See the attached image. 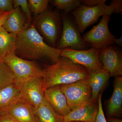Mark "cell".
Here are the masks:
<instances>
[{
	"label": "cell",
	"mask_w": 122,
	"mask_h": 122,
	"mask_svg": "<svg viewBox=\"0 0 122 122\" xmlns=\"http://www.w3.org/2000/svg\"><path fill=\"white\" fill-rule=\"evenodd\" d=\"M62 51L46 44L33 25L17 35L15 52L16 55L35 59L47 58L56 63Z\"/></svg>",
	"instance_id": "1"
},
{
	"label": "cell",
	"mask_w": 122,
	"mask_h": 122,
	"mask_svg": "<svg viewBox=\"0 0 122 122\" xmlns=\"http://www.w3.org/2000/svg\"><path fill=\"white\" fill-rule=\"evenodd\" d=\"M89 72L84 66L62 57L42 71L44 90L52 86L68 85L86 79Z\"/></svg>",
	"instance_id": "2"
},
{
	"label": "cell",
	"mask_w": 122,
	"mask_h": 122,
	"mask_svg": "<svg viewBox=\"0 0 122 122\" xmlns=\"http://www.w3.org/2000/svg\"><path fill=\"white\" fill-rule=\"evenodd\" d=\"M60 86L71 111L91 100L92 89L87 78L71 84Z\"/></svg>",
	"instance_id": "3"
},
{
	"label": "cell",
	"mask_w": 122,
	"mask_h": 122,
	"mask_svg": "<svg viewBox=\"0 0 122 122\" xmlns=\"http://www.w3.org/2000/svg\"><path fill=\"white\" fill-rule=\"evenodd\" d=\"M113 13V8L106 4L92 7L81 5L72 12L79 30L82 33L87 27L96 22L100 16Z\"/></svg>",
	"instance_id": "4"
},
{
	"label": "cell",
	"mask_w": 122,
	"mask_h": 122,
	"mask_svg": "<svg viewBox=\"0 0 122 122\" xmlns=\"http://www.w3.org/2000/svg\"><path fill=\"white\" fill-rule=\"evenodd\" d=\"M2 61L7 64L13 72L15 80L23 81L42 77L43 70L36 62L20 58L14 52L7 55Z\"/></svg>",
	"instance_id": "5"
},
{
	"label": "cell",
	"mask_w": 122,
	"mask_h": 122,
	"mask_svg": "<svg viewBox=\"0 0 122 122\" xmlns=\"http://www.w3.org/2000/svg\"><path fill=\"white\" fill-rule=\"evenodd\" d=\"M100 51L99 49L94 48L82 50L66 48L62 50L61 56L68 58L74 63L84 66L89 73H91L102 69V65L99 61Z\"/></svg>",
	"instance_id": "6"
},
{
	"label": "cell",
	"mask_w": 122,
	"mask_h": 122,
	"mask_svg": "<svg viewBox=\"0 0 122 122\" xmlns=\"http://www.w3.org/2000/svg\"><path fill=\"white\" fill-rule=\"evenodd\" d=\"M110 16H103L99 23L83 35V41L89 43L92 48L99 49L114 44L115 38L110 32L108 27Z\"/></svg>",
	"instance_id": "7"
},
{
	"label": "cell",
	"mask_w": 122,
	"mask_h": 122,
	"mask_svg": "<svg viewBox=\"0 0 122 122\" xmlns=\"http://www.w3.org/2000/svg\"><path fill=\"white\" fill-rule=\"evenodd\" d=\"M14 83L20 90L24 100L34 109L44 100L45 90L42 77L23 81L15 80Z\"/></svg>",
	"instance_id": "8"
},
{
	"label": "cell",
	"mask_w": 122,
	"mask_h": 122,
	"mask_svg": "<svg viewBox=\"0 0 122 122\" xmlns=\"http://www.w3.org/2000/svg\"><path fill=\"white\" fill-rule=\"evenodd\" d=\"M63 28L57 49H64L71 48L76 50H82L86 48V43L83 41L80 32L69 18L63 15Z\"/></svg>",
	"instance_id": "9"
},
{
	"label": "cell",
	"mask_w": 122,
	"mask_h": 122,
	"mask_svg": "<svg viewBox=\"0 0 122 122\" xmlns=\"http://www.w3.org/2000/svg\"><path fill=\"white\" fill-rule=\"evenodd\" d=\"M33 25L51 44L55 46L59 32L58 20L55 13L46 10L37 17Z\"/></svg>",
	"instance_id": "10"
},
{
	"label": "cell",
	"mask_w": 122,
	"mask_h": 122,
	"mask_svg": "<svg viewBox=\"0 0 122 122\" xmlns=\"http://www.w3.org/2000/svg\"><path fill=\"white\" fill-rule=\"evenodd\" d=\"M99 57L103 63V69L110 76L116 77L122 74V53L115 46H109L100 49Z\"/></svg>",
	"instance_id": "11"
},
{
	"label": "cell",
	"mask_w": 122,
	"mask_h": 122,
	"mask_svg": "<svg viewBox=\"0 0 122 122\" xmlns=\"http://www.w3.org/2000/svg\"><path fill=\"white\" fill-rule=\"evenodd\" d=\"M0 114L8 116L18 122H37L34 108L24 99L1 111Z\"/></svg>",
	"instance_id": "12"
},
{
	"label": "cell",
	"mask_w": 122,
	"mask_h": 122,
	"mask_svg": "<svg viewBox=\"0 0 122 122\" xmlns=\"http://www.w3.org/2000/svg\"><path fill=\"white\" fill-rule=\"evenodd\" d=\"M97 102L91 100L63 117L64 122H95L98 110Z\"/></svg>",
	"instance_id": "13"
},
{
	"label": "cell",
	"mask_w": 122,
	"mask_h": 122,
	"mask_svg": "<svg viewBox=\"0 0 122 122\" xmlns=\"http://www.w3.org/2000/svg\"><path fill=\"white\" fill-rule=\"evenodd\" d=\"M44 98L59 115L66 116L71 111L67 99L61 91L60 86H56L44 91Z\"/></svg>",
	"instance_id": "14"
},
{
	"label": "cell",
	"mask_w": 122,
	"mask_h": 122,
	"mask_svg": "<svg viewBox=\"0 0 122 122\" xmlns=\"http://www.w3.org/2000/svg\"><path fill=\"white\" fill-rule=\"evenodd\" d=\"M115 78L113 92L107 104V114L109 118L119 115L122 112V78Z\"/></svg>",
	"instance_id": "15"
},
{
	"label": "cell",
	"mask_w": 122,
	"mask_h": 122,
	"mask_svg": "<svg viewBox=\"0 0 122 122\" xmlns=\"http://www.w3.org/2000/svg\"><path fill=\"white\" fill-rule=\"evenodd\" d=\"M110 77L108 72L103 69L100 71L89 73L87 78L92 89L91 101L97 102L99 94L102 92Z\"/></svg>",
	"instance_id": "16"
},
{
	"label": "cell",
	"mask_w": 122,
	"mask_h": 122,
	"mask_svg": "<svg viewBox=\"0 0 122 122\" xmlns=\"http://www.w3.org/2000/svg\"><path fill=\"white\" fill-rule=\"evenodd\" d=\"M25 24L20 9L18 7L11 11L2 26L8 32L18 35L25 30Z\"/></svg>",
	"instance_id": "17"
},
{
	"label": "cell",
	"mask_w": 122,
	"mask_h": 122,
	"mask_svg": "<svg viewBox=\"0 0 122 122\" xmlns=\"http://www.w3.org/2000/svg\"><path fill=\"white\" fill-rule=\"evenodd\" d=\"M34 114L37 122H64L63 116L58 114L45 98L34 109Z\"/></svg>",
	"instance_id": "18"
},
{
	"label": "cell",
	"mask_w": 122,
	"mask_h": 122,
	"mask_svg": "<svg viewBox=\"0 0 122 122\" xmlns=\"http://www.w3.org/2000/svg\"><path fill=\"white\" fill-rule=\"evenodd\" d=\"M22 99L20 92L14 83L0 89V111Z\"/></svg>",
	"instance_id": "19"
},
{
	"label": "cell",
	"mask_w": 122,
	"mask_h": 122,
	"mask_svg": "<svg viewBox=\"0 0 122 122\" xmlns=\"http://www.w3.org/2000/svg\"><path fill=\"white\" fill-rule=\"evenodd\" d=\"M17 34L9 33L2 26L0 28V62L6 56L15 53Z\"/></svg>",
	"instance_id": "20"
},
{
	"label": "cell",
	"mask_w": 122,
	"mask_h": 122,
	"mask_svg": "<svg viewBox=\"0 0 122 122\" xmlns=\"http://www.w3.org/2000/svg\"><path fill=\"white\" fill-rule=\"evenodd\" d=\"M15 79L8 66L3 61L0 62V89L14 83Z\"/></svg>",
	"instance_id": "21"
},
{
	"label": "cell",
	"mask_w": 122,
	"mask_h": 122,
	"mask_svg": "<svg viewBox=\"0 0 122 122\" xmlns=\"http://www.w3.org/2000/svg\"><path fill=\"white\" fill-rule=\"evenodd\" d=\"M53 3L58 9L66 13L73 12L81 4L79 0H54Z\"/></svg>",
	"instance_id": "22"
},
{
	"label": "cell",
	"mask_w": 122,
	"mask_h": 122,
	"mask_svg": "<svg viewBox=\"0 0 122 122\" xmlns=\"http://www.w3.org/2000/svg\"><path fill=\"white\" fill-rule=\"evenodd\" d=\"M48 0H29L28 4L31 12L35 15L41 14L47 10Z\"/></svg>",
	"instance_id": "23"
},
{
	"label": "cell",
	"mask_w": 122,
	"mask_h": 122,
	"mask_svg": "<svg viewBox=\"0 0 122 122\" xmlns=\"http://www.w3.org/2000/svg\"><path fill=\"white\" fill-rule=\"evenodd\" d=\"M13 4L14 9L20 7L22 11L26 14L27 21L25 26V30L28 29L32 20L31 11L28 4V1L26 0H14L13 1Z\"/></svg>",
	"instance_id": "24"
},
{
	"label": "cell",
	"mask_w": 122,
	"mask_h": 122,
	"mask_svg": "<svg viewBox=\"0 0 122 122\" xmlns=\"http://www.w3.org/2000/svg\"><path fill=\"white\" fill-rule=\"evenodd\" d=\"M102 92H100L98 98V110L95 122H107L103 109L102 103Z\"/></svg>",
	"instance_id": "25"
},
{
	"label": "cell",
	"mask_w": 122,
	"mask_h": 122,
	"mask_svg": "<svg viewBox=\"0 0 122 122\" xmlns=\"http://www.w3.org/2000/svg\"><path fill=\"white\" fill-rule=\"evenodd\" d=\"M13 9V0H0V12H9L12 11Z\"/></svg>",
	"instance_id": "26"
},
{
	"label": "cell",
	"mask_w": 122,
	"mask_h": 122,
	"mask_svg": "<svg viewBox=\"0 0 122 122\" xmlns=\"http://www.w3.org/2000/svg\"><path fill=\"white\" fill-rule=\"evenodd\" d=\"M110 5L113 8L114 13L122 14V0H113L111 1Z\"/></svg>",
	"instance_id": "27"
},
{
	"label": "cell",
	"mask_w": 122,
	"mask_h": 122,
	"mask_svg": "<svg viewBox=\"0 0 122 122\" xmlns=\"http://www.w3.org/2000/svg\"><path fill=\"white\" fill-rule=\"evenodd\" d=\"M81 3L89 7H94L96 5L105 4L107 0H82Z\"/></svg>",
	"instance_id": "28"
},
{
	"label": "cell",
	"mask_w": 122,
	"mask_h": 122,
	"mask_svg": "<svg viewBox=\"0 0 122 122\" xmlns=\"http://www.w3.org/2000/svg\"><path fill=\"white\" fill-rule=\"evenodd\" d=\"M0 122H18L4 114H0Z\"/></svg>",
	"instance_id": "29"
},
{
	"label": "cell",
	"mask_w": 122,
	"mask_h": 122,
	"mask_svg": "<svg viewBox=\"0 0 122 122\" xmlns=\"http://www.w3.org/2000/svg\"><path fill=\"white\" fill-rule=\"evenodd\" d=\"M11 12L5 13L3 15L0 16V28L2 26L4 22L8 17Z\"/></svg>",
	"instance_id": "30"
},
{
	"label": "cell",
	"mask_w": 122,
	"mask_h": 122,
	"mask_svg": "<svg viewBox=\"0 0 122 122\" xmlns=\"http://www.w3.org/2000/svg\"><path fill=\"white\" fill-rule=\"evenodd\" d=\"M107 122H122V119L109 117L106 119Z\"/></svg>",
	"instance_id": "31"
},
{
	"label": "cell",
	"mask_w": 122,
	"mask_h": 122,
	"mask_svg": "<svg viewBox=\"0 0 122 122\" xmlns=\"http://www.w3.org/2000/svg\"><path fill=\"white\" fill-rule=\"evenodd\" d=\"M115 43H116L119 46H122V35L118 39L116 38L114 41Z\"/></svg>",
	"instance_id": "32"
},
{
	"label": "cell",
	"mask_w": 122,
	"mask_h": 122,
	"mask_svg": "<svg viewBox=\"0 0 122 122\" xmlns=\"http://www.w3.org/2000/svg\"><path fill=\"white\" fill-rule=\"evenodd\" d=\"M5 13H3L2 12H0V16H2V15H3V14H4Z\"/></svg>",
	"instance_id": "33"
},
{
	"label": "cell",
	"mask_w": 122,
	"mask_h": 122,
	"mask_svg": "<svg viewBox=\"0 0 122 122\" xmlns=\"http://www.w3.org/2000/svg\"></svg>",
	"instance_id": "34"
},
{
	"label": "cell",
	"mask_w": 122,
	"mask_h": 122,
	"mask_svg": "<svg viewBox=\"0 0 122 122\" xmlns=\"http://www.w3.org/2000/svg\"><path fill=\"white\" fill-rule=\"evenodd\" d=\"M1 62V61H0Z\"/></svg>",
	"instance_id": "35"
}]
</instances>
